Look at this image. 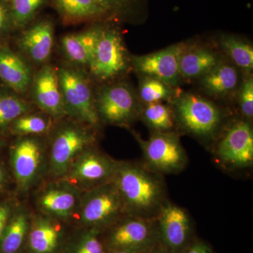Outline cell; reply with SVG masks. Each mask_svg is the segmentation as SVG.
<instances>
[{
  "instance_id": "cell-1",
  "label": "cell",
  "mask_w": 253,
  "mask_h": 253,
  "mask_svg": "<svg viewBox=\"0 0 253 253\" xmlns=\"http://www.w3.org/2000/svg\"><path fill=\"white\" fill-rule=\"evenodd\" d=\"M112 181L129 215L156 219L168 200L163 175L148 169L144 164L118 162Z\"/></svg>"
},
{
  "instance_id": "cell-2",
  "label": "cell",
  "mask_w": 253,
  "mask_h": 253,
  "mask_svg": "<svg viewBox=\"0 0 253 253\" xmlns=\"http://www.w3.org/2000/svg\"><path fill=\"white\" fill-rule=\"evenodd\" d=\"M78 208L82 225L101 233L127 214L113 181L87 190L82 196Z\"/></svg>"
},
{
  "instance_id": "cell-3",
  "label": "cell",
  "mask_w": 253,
  "mask_h": 253,
  "mask_svg": "<svg viewBox=\"0 0 253 253\" xmlns=\"http://www.w3.org/2000/svg\"><path fill=\"white\" fill-rule=\"evenodd\" d=\"M102 232L106 249L146 253L160 244L156 219L126 214Z\"/></svg>"
},
{
  "instance_id": "cell-4",
  "label": "cell",
  "mask_w": 253,
  "mask_h": 253,
  "mask_svg": "<svg viewBox=\"0 0 253 253\" xmlns=\"http://www.w3.org/2000/svg\"><path fill=\"white\" fill-rule=\"evenodd\" d=\"M142 150L148 169L161 174H177L185 168L188 158L179 136L174 131H154L147 140L134 134Z\"/></svg>"
},
{
  "instance_id": "cell-5",
  "label": "cell",
  "mask_w": 253,
  "mask_h": 253,
  "mask_svg": "<svg viewBox=\"0 0 253 253\" xmlns=\"http://www.w3.org/2000/svg\"><path fill=\"white\" fill-rule=\"evenodd\" d=\"M174 112V117L184 130L201 139L212 137L221 126L222 116L217 106L191 93L178 97Z\"/></svg>"
},
{
  "instance_id": "cell-6",
  "label": "cell",
  "mask_w": 253,
  "mask_h": 253,
  "mask_svg": "<svg viewBox=\"0 0 253 253\" xmlns=\"http://www.w3.org/2000/svg\"><path fill=\"white\" fill-rule=\"evenodd\" d=\"M66 113L81 122L97 126L99 117L90 88L81 73L68 68L58 72Z\"/></svg>"
},
{
  "instance_id": "cell-7",
  "label": "cell",
  "mask_w": 253,
  "mask_h": 253,
  "mask_svg": "<svg viewBox=\"0 0 253 253\" xmlns=\"http://www.w3.org/2000/svg\"><path fill=\"white\" fill-rule=\"evenodd\" d=\"M118 164L102 153L87 149L73 161L65 180L77 189L79 186L87 191L112 181Z\"/></svg>"
},
{
  "instance_id": "cell-8",
  "label": "cell",
  "mask_w": 253,
  "mask_h": 253,
  "mask_svg": "<svg viewBox=\"0 0 253 253\" xmlns=\"http://www.w3.org/2000/svg\"><path fill=\"white\" fill-rule=\"evenodd\" d=\"M156 219L160 244L169 253H181L194 241L192 220L184 208L168 199Z\"/></svg>"
},
{
  "instance_id": "cell-9",
  "label": "cell",
  "mask_w": 253,
  "mask_h": 253,
  "mask_svg": "<svg viewBox=\"0 0 253 253\" xmlns=\"http://www.w3.org/2000/svg\"><path fill=\"white\" fill-rule=\"evenodd\" d=\"M94 138L90 131L79 126H65L54 136L50 151V171L55 176H64L73 161L89 149Z\"/></svg>"
},
{
  "instance_id": "cell-10",
  "label": "cell",
  "mask_w": 253,
  "mask_h": 253,
  "mask_svg": "<svg viewBox=\"0 0 253 253\" xmlns=\"http://www.w3.org/2000/svg\"><path fill=\"white\" fill-rule=\"evenodd\" d=\"M223 166L231 169H245L253 164V130L249 122L238 121L224 133L215 151Z\"/></svg>"
},
{
  "instance_id": "cell-11",
  "label": "cell",
  "mask_w": 253,
  "mask_h": 253,
  "mask_svg": "<svg viewBox=\"0 0 253 253\" xmlns=\"http://www.w3.org/2000/svg\"><path fill=\"white\" fill-rule=\"evenodd\" d=\"M127 66L126 49L115 30L103 29L89 67L96 79L107 81L122 73Z\"/></svg>"
},
{
  "instance_id": "cell-12",
  "label": "cell",
  "mask_w": 253,
  "mask_h": 253,
  "mask_svg": "<svg viewBox=\"0 0 253 253\" xmlns=\"http://www.w3.org/2000/svg\"><path fill=\"white\" fill-rule=\"evenodd\" d=\"M99 119L113 125H127L136 117L137 104L134 93L124 84L106 86L95 101Z\"/></svg>"
},
{
  "instance_id": "cell-13",
  "label": "cell",
  "mask_w": 253,
  "mask_h": 253,
  "mask_svg": "<svg viewBox=\"0 0 253 253\" xmlns=\"http://www.w3.org/2000/svg\"><path fill=\"white\" fill-rule=\"evenodd\" d=\"M184 48V44H175L157 52L133 56L131 61L137 72L176 86L181 78L179 59Z\"/></svg>"
},
{
  "instance_id": "cell-14",
  "label": "cell",
  "mask_w": 253,
  "mask_h": 253,
  "mask_svg": "<svg viewBox=\"0 0 253 253\" xmlns=\"http://www.w3.org/2000/svg\"><path fill=\"white\" fill-rule=\"evenodd\" d=\"M44 161V150L37 139L24 137L15 143L11 150V165L20 189H29L36 183Z\"/></svg>"
},
{
  "instance_id": "cell-15",
  "label": "cell",
  "mask_w": 253,
  "mask_h": 253,
  "mask_svg": "<svg viewBox=\"0 0 253 253\" xmlns=\"http://www.w3.org/2000/svg\"><path fill=\"white\" fill-rule=\"evenodd\" d=\"M33 98L37 105L54 118H62L66 113L59 75L54 68L44 66L35 78Z\"/></svg>"
},
{
  "instance_id": "cell-16",
  "label": "cell",
  "mask_w": 253,
  "mask_h": 253,
  "mask_svg": "<svg viewBox=\"0 0 253 253\" xmlns=\"http://www.w3.org/2000/svg\"><path fill=\"white\" fill-rule=\"evenodd\" d=\"M78 189L66 181L48 185L38 196V206L46 215L65 219L72 215L81 201Z\"/></svg>"
},
{
  "instance_id": "cell-17",
  "label": "cell",
  "mask_w": 253,
  "mask_h": 253,
  "mask_svg": "<svg viewBox=\"0 0 253 253\" xmlns=\"http://www.w3.org/2000/svg\"><path fill=\"white\" fill-rule=\"evenodd\" d=\"M64 229L56 218L40 216L32 222L26 245L28 253H59L64 241Z\"/></svg>"
},
{
  "instance_id": "cell-18",
  "label": "cell",
  "mask_w": 253,
  "mask_h": 253,
  "mask_svg": "<svg viewBox=\"0 0 253 253\" xmlns=\"http://www.w3.org/2000/svg\"><path fill=\"white\" fill-rule=\"evenodd\" d=\"M19 45L34 62H46L54 45L52 23L47 20H43L33 25L23 33L20 38Z\"/></svg>"
},
{
  "instance_id": "cell-19",
  "label": "cell",
  "mask_w": 253,
  "mask_h": 253,
  "mask_svg": "<svg viewBox=\"0 0 253 253\" xmlns=\"http://www.w3.org/2000/svg\"><path fill=\"white\" fill-rule=\"evenodd\" d=\"M0 79L16 92H26L31 83L27 63L6 47L0 48Z\"/></svg>"
},
{
  "instance_id": "cell-20",
  "label": "cell",
  "mask_w": 253,
  "mask_h": 253,
  "mask_svg": "<svg viewBox=\"0 0 253 253\" xmlns=\"http://www.w3.org/2000/svg\"><path fill=\"white\" fill-rule=\"evenodd\" d=\"M102 31L103 28L95 27L63 37L61 44L65 54L73 62L89 66Z\"/></svg>"
},
{
  "instance_id": "cell-21",
  "label": "cell",
  "mask_w": 253,
  "mask_h": 253,
  "mask_svg": "<svg viewBox=\"0 0 253 253\" xmlns=\"http://www.w3.org/2000/svg\"><path fill=\"white\" fill-rule=\"evenodd\" d=\"M220 62L217 53L207 47L184 48L179 59L181 78H202Z\"/></svg>"
},
{
  "instance_id": "cell-22",
  "label": "cell",
  "mask_w": 253,
  "mask_h": 253,
  "mask_svg": "<svg viewBox=\"0 0 253 253\" xmlns=\"http://www.w3.org/2000/svg\"><path fill=\"white\" fill-rule=\"evenodd\" d=\"M29 228V217L24 210L12 212L0 236V253H19L26 242Z\"/></svg>"
},
{
  "instance_id": "cell-23",
  "label": "cell",
  "mask_w": 253,
  "mask_h": 253,
  "mask_svg": "<svg viewBox=\"0 0 253 253\" xmlns=\"http://www.w3.org/2000/svg\"><path fill=\"white\" fill-rule=\"evenodd\" d=\"M239 83V74L234 66L221 61L203 76L201 84L208 94L214 96L229 94Z\"/></svg>"
},
{
  "instance_id": "cell-24",
  "label": "cell",
  "mask_w": 253,
  "mask_h": 253,
  "mask_svg": "<svg viewBox=\"0 0 253 253\" xmlns=\"http://www.w3.org/2000/svg\"><path fill=\"white\" fill-rule=\"evenodd\" d=\"M61 16L66 21H85L109 14L96 0H53Z\"/></svg>"
},
{
  "instance_id": "cell-25",
  "label": "cell",
  "mask_w": 253,
  "mask_h": 253,
  "mask_svg": "<svg viewBox=\"0 0 253 253\" xmlns=\"http://www.w3.org/2000/svg\"><path fill=\"white\" fill-rule=\"evenodd\" d=\"M221 46L236 66L245 71H252L253 68V48L248 43L235 37H223Z\"/></svg>"
},
{
  "instance_id": "cell-26",
  "label": "cell",
  "mask_w": 253,
  "mask_h": 253,
  "mask_svg": "<svg viewBox=\"0 0 253 253\" xmlns=\"http://www.w3.org/2000/svg\"><path fill=\"white\" fill-rule=\"evenodd\" d=\"M143 119L154 131H172L174 117L172 111L161 102L147 104L141 111Z\"/></svg>"
},
{
  "instance_id": "cell-27",
  "label": "cell",
  "mask_w": 253,
  "mask_h": 253,
  "mask_svg": "<svg viewBox=\"0 0 253 253\" xmlns=\"http://www.w3.org/2000/svg\"><path fill=\"white\" fill-rule=\"evenodd\" d=\"M11 22L16 28H23L31 22L47 0H8Z\"/></svg>"
},
{
  "instance_id": "cell-28",
  "label": "cell",
  "mask_w": 253,
  "mask_h": 253,
  "mask_svg": "<svg viewBox=\"0 0 253 253\" xmlns=\"http://www.w3.org/2000/svg\"><path fill=\"white\" fill-rule=\"evenodd\" d=\"M30 109V104L16 95L0 94V129L12 124Z\"/></svg>"
},
{
  "instance_id": "cell-29",
  "label": "cell",
  "mask_w": 253,
  "mask_h": 253,
  "mask_svg": "<svg viewBox=\"0 0 253 253\" xmlns=\"http://www.w3.org/2000/svg\"><path fill=\"white\" fill-rule=\"evenodd\" d=\"M172 87L156 78L145 76L139 88L141 99L146 104L170 99L174 94Z\"/></svg>"
},
{
  "instance_id": "cell-30",
  "label": "cell",
  "mask_w": 253,
  "mask_h": 253,
  "mask_svg": "<svg viewBox=\"0 0 253 253\" xmlns=\"http://www.w3.org/2000/svg\"><path fill=\"white\" fill-rule=\"evenodd\" d=\"M99 231L86 229L68 246L66 253H107Z\"/></svg>"
},
{
  "instance_id": "cell-31",
  "label": "cell",
  "mask_w": 253,
  "mask_h": 253,
  "mask_svg": "<svg viewBox=\"0 0 253 253\" xmlns=\"http://www.w3.org/2000/svg\"><path fill=\"white\" fill-rule=\"evenodd\" d=\"M11 130L20 135L41 134L49 130L51 122L38 115H23L12 123Z\"/></svg>"
},
{
  "instance_id": "cell-32",
  "label": "cell",
  "mask_w": 253,
  "mask_h": 253,
  "mask_svg": "<svg viewBox=\"0 0 253 253\" xmlns=\"http://www.w3.org/2000/svg\"><path fill=\"white\" fill-rule=\"evenodd\" d=\"M240 106L243 115L252 119L253 116V79L250 77L243 83L240 91Z\"/></svg>"
},
{
  "instance_id": "cell-33",
  "label": "cell",
  "mask_w": 253,
  "mask_h": 253,
  "mask_svg": "<svg viewBox=\"0 0 253 253\" xmlns=\"http://www.w3.org/2000/svg\"><path fill=\"white\" fill-rule=\"evenodd\" d=\"M11 22L9 4L6 0H0V36Z\"/></svg>"
},
{
  "instance_id": "cell-34",
  "label": "cell",
  "mask_w": 253,
  "mask_h": 253,
  "mask_svg": "<svg viewBox=\"0 0 253 253\" xmlns=\"http://www.w3.org/2000/svg\"><path fill=\"white\" fill-rule=\"evenodd\" d=\"M108 13L117 12L127 6L130 0H96Z\"/></svg>"
},
{
  "instance_id": "cell-35",
  "label": "cell",
  "mask_w": 253,
  "mask_h": 253,
  "mask_svg": "<svg viewBox=\"0 0 253 253\" xmlns=\"http://www.w3.org/2000/svg\"><path fill=\"white\" fill-rule=\"evenodd\" d=\"M181 253H214L212 248L204 241L194 239Z\"/></svg>"
},
{
  "instance_id": "cell-36",
  "label": "cell",
  "mask_w": 253,
  "mask_h": 253,
  "mask_svg": "<svg viewBox=\"0 0 253 253\" xmlns=\"http://www.w3.org/2000/svg\"><path fill=\"white\" fill-rule=\"evenodd\" d=\"M11 214V206L6 203H0V236L4 230Z\"/></svg>"
},
{
  "instance_id": "cell-37",
  "label": "cell",
  "mask_w": 253,
  "mask_h": 253,
  "mask_svg": "<svg viewBox=\"0 0 253 253\" xmlns=\"http://www.w3.org/2000/svg\"><path fill=\"white\" fill-rule=\"evenodd\" d=\"M6 182V169L2 165L0 164V192L4 189Z\"/></svg>"
},
{
  "instance_id": "cell-38",
  "label": "cell",
  "mask_w": 253,
  "mask_h": 253,
  "mask_svg": "<svg viewBox=\"0 0 253 253\" xmlns=\"http://www.w3.org/2000/svg\"><path fill=\"white\" fill-rule=\"evenodd\" d=\"M146 253H169L168 252L167 250L163 248L162 246H161V244L157 245V246H155L154 249L149 251V252Z\"/></svg>"
},
{
  "instance_id": "cell-39",
  "label": "cell",
  "mask_w": 253,
  "mask_h": 253,
  "mask_svg": "<svg viewBox=\"0 0 253 253\" xmlns=\"http://www.w3.org/2000/svg\"><path fill=\"white\" fill-rule=\"evenodd\" d=\"M107 253H136L130 251H123V250L106 249Z\"/></svg>"
},
{
  "instance_id": "cell-40",
  "label": "cell",
  "mask_w": 253,
  "mask_h": 253,
  "mask_svg": "<svg viewBox=\"0 0 253 253\" xmlns=\"http://www.w3.org/2000/svg\"><path fill=\"white\" fill-rule=\"evenodd\" d=\"M2 145H3V141L1 140V139H0V148H1V146H2Z\"/></svg>"
},
{
  "instance_id": "cell-41",
  "label": "cell",
  "mask_w": 253,
  "mask_h": 253,
  "mask_svg": "<svg viewBox=\"0 0 253 253\" xmlns=\"http://www.w3.org/2000/svg\"><path fill=\"white\" fill-rule=\"evenodd\" d=\"M6 1H8V0H6Z\"/></svg>"
}]
</instances>
